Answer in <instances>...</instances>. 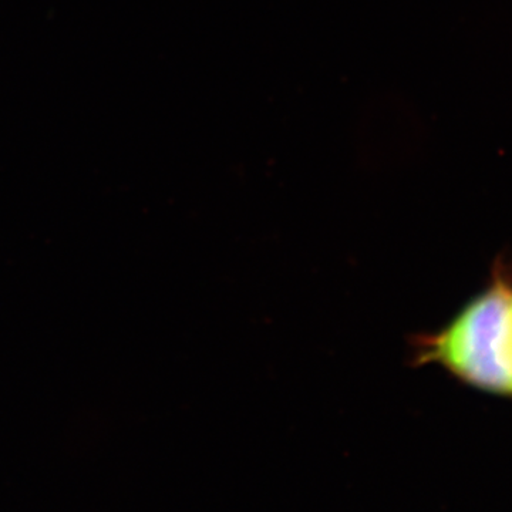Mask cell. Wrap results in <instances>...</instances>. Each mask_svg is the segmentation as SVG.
I'll return each instance as SVG.
<instances>
[{"mask_svg": "<svg viewBox=\"0 0 512 512\" xmlns=\"http://www.w3.org/2000/svg\"><path fill=\"white\" fill-rule=\"evenodd\" d=\"M413 363L439 365L483 392L512 399V274L490 285L443 329L413 340Z\"/></svg>", "mask_w": 512, "mask_h": 512, "instance_id": "6da1fadb", "label": "cell"}]
</instances>
